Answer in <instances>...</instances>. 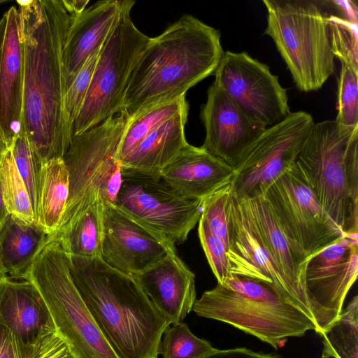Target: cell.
<instances>
[{"instance_id":"8fae6325","label":"cell","mask_w":358,"mask_h":358,"mask_svg":"<svg viewBox=\"0 0 358 358\" xmlns=\"http://www.w3.org/2000/svg\"><path fill=\"white\" fill-rule=\"evenodd\" d=\"M264 194L285 235L308 259L344 236L296 162Z\"/></svg>"},{"instance_id":"d4e9b609","label":"cell","mask_w":358,"mask_h":358,"mask_svg":"<svg viewBox=\"0 0 358 358\" xmlns=\"http://www.w3.org/2000/svg\"><path fill=\"white\" fill-rule=\"evenodd\" d=\"M50 236L36 222L26 224L10 214L0 229V262L6 276L23 279Z\"/></svg>"},{"instance_id":"8d00e7d4","label":"cell","mask_w":358,"mask_h":358,"mask_svg":"<svg viewBox=\"0 0 358 358\" xmlns=\"http://www.w3.org/2000/svg\"><path fill=\"white\" fill-rule=\"evenodd\" d=\"M100 50L87 60L66 92L65 110L71 128L89 90Z\"/></svg>"},{"instance_id":"4316f807","label":"cell","mask_w":358,"mask_h":358,"mask_svg":"<svg viewBox=\"0 0 358 358\" xmlns=\"http://www.w3.org/2000/svg\"><path fill=\"white\" fill-rule=\"evenodd\" d=\"M104 208L103 200H96L66 232L51 241L68 256L101 258Z\"/></svg>"},{"instance_id":"d6986e66","label":"cell","mask_w":358,"mask_h":358,"mask_svg":"<svg viewBox=\"0 0 358 358\" xmlns=\"http://www.w3.org/2000/svg\"><path fill=\"white\" fill-rule=\"evenodd\" d=\"M169 327L182 322L196 300L195 275L170 250L160 261L133 275Z\"/></svg>"},{"instance_id":"d590c367","label":"cell","mask_w":358,"mask_h":358,"mask_svg":"<svg viewBox=\"0 0 358 358\" xmlns=\"http://www.w3.org/2000/svg\"><path fill=\"white\" fill-rule=\"evenodd\" d=\"M198 234L201 245L217 282L223 284L233 274L225 244L209 229L203 220L199 221Z\"/></svg>"},{"instance_id":"2e32d148","label":"cell","mask_w":358,"mask_h":358,"mask_svg":"<svg viewBox=\"0 0 358 358\" xmlns=\"http://www.w3.org/2000/svg\"><path fill=\"white\" fill-rule=\"evenodd\" d=\"M205 127L202 147L233 168L266 129L247 115L214 82L201 109Z\"/></svg>"},{"instance_id":"5b68a950","label":"cell","mask_w":358,"mask_h":358,"mask_svg":"<svg viewBox=\"0 0 358 358\" xmlns=\"http://www.w3.org/2000/svg\"><path fill=\"white\" fill-rule=\"evenodd\" d=\"M192 310L199 316L229 324L277 349L289 337L316 327L301 308L268 285L232 275L205 291Z\"/></svg>"},{"instance_id":"8992f818","label":"cell","mask_w":358,"mask_h":358,"mask_svg":"<svg viewBox=\"0 0 358 358\" xmlns=\"http://www.w3.org/2000/svg\"><path fill=\"white\" fill-rule=\"evenodd\" d=\"M267 10L264 34L269 36L296 87L320 89L334 73L329 1L263 0Z\"/></svg>"},{"instance_id":"b9f144b4","label":"cell","mask_w":358,"mask_h":358,"mask_svg":"<svg viewBox=\"0 0 358 358\" xmlns=\"http://www.w3.org/2000/svg\"><path fill=\"white\" fill-rule=\"evenodd\" d=\"M67 12L72 16L80 14L86 8L89 0H62Z\"/></svg>"},{"instance_id":"83f0119b","label":"cell","mask_w":358,"mask_h":358,"mask_svg":"<svg viewBox=\"0 0 358 358\" xmlns=\"http://www.w3.org/2000/svg\"><path fill=\"white\" fill-rule=\"evenodd\" d=\"M322 358H358V296L319 334Z\"/></svg>"},{"instance_id":"4fadbf2b","label":"cell","mask_w":358,"mask_h":358,"mask_svg":"<svg viewBox=\"0 0 358 358\" xmlns=\"http://www.w3.org/2000/svg\"><path fill=\"white\" fill-rule=\"evenodd\" d=\"M214 83L252 120L269 127L291 112L287 90L270 68L246 52L225 51Z\"/></svg>"},{"instance_id":"30bf717a","label":"cell","mask_w":358,"mask_h":358,"mask_svg":"<svg viewBox=\"0 0 358 358\" xmlns=\"http://www.w3.org/2000/svg\"><path fill=\"white\" fill-rule=\"evenodd\" d=\"M202 202L183 197L160 176L122 170L114 205L175 245L185 242L199 222Z\"/></svg>"},{"instance_id":"5bb4252c","label":"cell","mask_w":358,"mask_h":358,"mask_svg":"<svg viewBox=\"0 0 358 358\" xmlns=\"http://www.w3.org/2000/svg\"><path fill=\"white\" fill-rule=\"evenodd\" d=\"M357 274L358 233L345 234L308 259L305 286L317 334L339 315Z\"/></svg>"},{"instance_id":"74e56055","label":"cell","mask_w":358,"mask_h":358,"mask_svg":"<svg viewBox=\"0 0 358 358\" xmlns=\"http://www.w3.org/2000/svg\"><path fill=\"white\" fill-rule=\"evenodd\" d=\"M24 353L26 358H76L56 331L43 334Z\"/></svg>"},{"instance_id":"7c38bea8","label":"cell","mask_w":358,"mask_h":358,"mask_svg":"<svg viewBox=\"0 0 358 358\" xmlns=\"http://www.w3.org/2000/svg\"><path fill=\"white\" fill-rule=\"evenodd\" d=\"M314 123L310 114L296 111L266 128L233 168L234 194L240 199L263 194L295 164Z\"/></svg>"},{"instance_id":"ee69618b","label":"cell","mask_w":358,"mask_h":358,"mask_svg":"<svg viewBox=\"0 0 358 358\" xmlns=\"http://www.w3.org/2000/svg\"><path fill=\"white\" fill-rule=\"evenodd\" d=\"M6 150V148L0 137V162H1V157L3 156V154Z\"/></svg>"},{"instance_id":"6da1fadb","label":"cell","mask_w":358,"mask_h":358,"mask_svg":"<svg viewBox=\"0 0 358 358\" xmlns=\"http://www.w3.org/2000/svg\"><path fill=\"white\" fill-rule=\"evenodd\" d=\"M23 67L22 134L43 164L72 139L65 110L63 50L72 15L62 0L17 1Z\"/></svg>"},{"instance_id":"f35d334b","label":"cell","mask_w":358,"mask_h":358,"mask_svg":"<svg viewBox=\"0 0 358 358\" xmlns=\"http://www.w3.org/2000/svg\"><path fill=\"white\" fill-rule=\"evenodd\" d=\"M0 358H26L24 352L13 333L0 323Z\"/></svg>"},{"instance_id":"ba28073f","label":"cell","mask_w":358,"mask_h":358,"mask_svg":"<svg viewBox=\"0 0 358 358\" xmlns=\"http://www.w3.org/2000/svg\"><path fill=\"white\" fill-rule=\"evenodd\" d=\"M23 279L37 288L56 331L76 358H119L76 289L67 256L57 242L46 244Z\"/></svg>"},{"instance_id":"7402d4cb","label":"cell","mask_w":358,"mask_h":358,"mask_svg":"<svg viewBox=\"0 0 358 358\" xmlns=\"http://www.w3.org/2000/svg\"><path fill=\"white\" fill-rule=\"evenodd\" d=\"M0 323L15 336L23 350L43 334L56 331L48 308L29 280L0 278Z\"/></svg>"},{"instance_id":"484cf974","label":"cell","mask_w":358,"mask_h":358,"mask_svg":"<svg viewBox=\"0 0 358 358\" xmlns=\"http://www.w3.org/2000/svg\"><path fill=\"white\" fill-rule=\"evenodd\" d=\"M69 194V174L63 158L42 164L37 192L36 222L49 235L57 231Z\"/></svg>"},{"instance_id":"3957f363","label":"cell","mask_w":358,"mask_h":358,"mask_svg":"<svg viewBox=\"0 0 358 358\" xmlns=\"http://www.w3.org/2000/svg\"><path fill=\"white\" fill-rule=\"evenodd\" d=\"M66 256L76 289L119 358H158L169 326L136 279L100 257Z\"/></svg>"},{"instance_id":"f546056e","label":"cell","mask_w":358,"mask_h":358,"mask_svg":"<svg viewBox=\"0 0 358 358\" xmlns=\"http://www.w3.org/2000/svg\"><path fill=\"white\" fill-rule=\"evenodd\" d=\"M0 179L3 199L8 213L26 224L35 222L31 201L10 148L6 149L1 157Z\"/></svg>"},{"instance_id":"f6af8a7d","label":"cell","mask_w":358,"mask_h":358,"mask_svg":"<svg viewBox=\"0 0 358 358\" xmlns=\"http://www.w3.org/2000/svg\"><path fill=\"white\" fill-rule=\"evenodd\" d=\"M6 276L4 268H3L0 262V278Z\"/></svg>"},{"instance_id":"7bdbcfd3","label":"cell","mask_w":358,"mask_h":358,"mask_svg":"<svg viewBox=\"0 0 358 358\" xmlns=\"http://www.w3.org/2000/svg\"><path fill=\"white\" fill-rule=\"evenodd\" d=\"M8 214L9 213L6 209V207L3 199L1 183L0 179V229Z\"/></svg>"},{"instance_id":"52a82bcc","label":"cell","mask_w":358,"mask_h":358,"mask_svg":"<svg viewBox=\"0 0 358 358\" xmlns=\"http://www.w3.org/2000/svg\"><path fill=\"white\" fill-rule=\"evenodd\" d=\"M129 120L122 110L72 137L63 157L69 174V198L60 225L50 241L66 232L96 200L115 203L122 179L119 150Z\"/></svg>"},{"instance_id":"f1b7e54d","label":"cell","mask_w":358,"mask_h":358,"mask_svg":"<svg viewBox=\"0 0 358 358\" xmlns=\"http://www.w3.org/2000/svg\"><path fill=\"white\" fill-rule=\"evenodd\" d=\"M189 108L185 96L152 106L130 118L119 150L122 162L152 131Z\"/></svg>"},{"instance_id":"cb8c5ba5","label":"cell","mask_w":358,"mask_h":358,"mask_svg":"<svg viewBox=\"0 0 358 358\" xmlns=\"http://www.w3.org/2000/svg\"><path fill=\"white\" fill-rule=\"evenodd\" d=\"M189 108L150 132L122 162V170L160 176L162 170L187 145L185 127Z\"/></svg>"},{"instance_id":"e0dca14e","label":"cell","mask_w":358,"mask_h":358,"mask_svg":"<svg viewBox=\"0 0 358 358\" xmlns=\"http://www.w3.org/2000/svg\"><path fill=\"white\" fill-rule=\"evenodd\" d=\"M227 256L232 274L262 282L301 308L266 250L245 203L234 193L228 215Z\"/></svg>"},{"instance_id":"ffe728a7","label":"cell","mask_w":358,"mask_h":358,"mask_svg":"<svg viewBox=\"0 0 358 358\" xmlns=\"http://www.w3.org/2000/svg\"><path fill=\"white\" fill-rule=\"evenodd\" d=\"M23 67L17 10L0 19V137L6 149L22 134Z\"/></svg>"},{"instance_id":"7a4b0ae2","label":"cell","mask_w":358,"mask_h":358,"mask_svg":"<svg viewBox=\"0 0 358 358\" xmlns=\"http://www.w3.org/2000/svg\"><path fill=\"white\" fill-rule=\"evenodd\" d=\"M220 31L189 14L150 40L127 84L122 110L131 118L182 96L214 74L224 52Z\"/></svg>"},{"instance_id":"1f68e13d","label":"cell","mask_w":358,"mask_h":358,"mask_svg":"<svg viewBox=\"0 0 358 358\" xmlns=\"http://www.w3.org/2000/svg\"><path fill=\"white\" fill-rule=\"evenodd\" d=\"M328 22L334 57L358 71V22L336 14H330Z\"/></svg>"},{"instance_id":"ab89813d","label":"cell","mask_w":358,"mask_h":358,"mask_svg":"<svg viewBox=\"0 0 358 358\" xmlns=\"http://www.w3.org/2000/svg\"><path fill=\"white\" fill-rule=\"evenodd\" d=\"M201 358H280L279 355L257 352L246 348H236L227 350L216 349L210 354Z\"/></svg>"},{"instance_id":"277c9868","label":"cell","mask_w":358,"mask_h":358,"mask_svg":"<svg viewBox=\"0 0 358 358\" xmlns=\"http://www.w3.org/2000/svg\"><path fill=\"white\" fill-rule=\"evenodd\" d=\"M296 164L344 234L358 233V127L314 123Z\"/></svg>"},{"instance_id":"60d3db41","label":"cell","mask_w":358,"mask_h":358,"mask_svg":"<svg viewBox=\"0 0 358 358\" xmlns=\"http://www.w3.org/2000/svg\"><path fill=\"white\" fill-rule=\"evenodd\" d=\"M332 6L340 12L341 16L358 22V8L357 1H330Z\"/></svg>"},{"instance_id":"836d02e7","label":"cell","mask_w":358,"mask_h":358,"mask_svg":"<svg viewBox=\"0 0 358 358\" xmlns=\"http://www.w3.org/2000/svg\"><path fill=\"white\" fill-rule=\"evenodd\" d=\"M337 110L334 120L340 126L358 127V71L342 64L338 78Z\"/></svg>"},{"instance_id":"ac0fdd59","label":"cell","mask_w":358,"mask_h":358,"mask_svg":"<svg viewBox=\"0 0 358 358\" xmlns=\"http://www.w3.org/2000/svg\"><path fill=\"white\" fill-rule=\"evenodd\" d=\"M132 0L99 1L72 16L63 50L66 91L87 60L99 50L123 14L131 11Z\"/></svg>"},{"instance_id":"44dd1931","label":"cell","mask_w":358,"mask_h":358,"mask_svg":"<svg viewBox=\"0 0 358 358\" xmlns=\"http://www.w3.org/2000/svg\"><path fill=\"white\" fill-rule=\"evenodd\" d=\"M241 199L266 250L296 296L299 307L314 321L305 286L308 259L285 235L264 194Z\"/></svg>"},{"instance_id":"e575fe53","label":"cell","mask_w":358,"mask_h":358,"mask_svg":"<svg viewBox=\"0 0 358 358\" xmlns=\"http://www.w3.org/2000/svg\"><path fill=\"white\" fill-rule=\"evenodd\" d=\"M10 150L17 169L28 190L35 215L38 185L42 164L35 157L27 136L24 134L17 136L10 147Z\"/></svg>"},{"instance_id":"9c48e42d","label":"cell","mask_w":358,"mask_h":358,"mask_svg":"<svg viewBox=\"0 0 358 358\" xmlns=\"http://www.w3.org/2000/svg\"><path fill=\"white\" fill-rule=\"evenodd\" d=\"M150 37L123 14L100 50L91 84L72 127V137L115 116L122 110L131 74Z\"/></svg>"},{"instance_id":"603a6c76","label":"cell","mask_w":358,"mask_h":358,"mask_svg":"<svg viewBox=\"0 0 358 358\" xmlns=\"http://www.w3.org/2000/svg\"><path fill=\"white\" fill-rule=\"evenodd\" d=\"M231 166L202 146L189 143L162 170L160 177L187 199L203 200L231 181Z\"/></svg>"},{"instance_id":"4dcf8cb0","label":"cell","mask_w":358,"mask_h":358,"mask_svg":"<svg viewBox=\"0 0 358 358\" xmlns=\"http://www.w3.org/2000/svg\"><path fill=\"white\" fill-rule=\"evenodd\" d=\"M216 348L205 339L196 336L186 323L168 327L159 348L163 358H201Z\"/></svg>"},{"instance_id":"bcb514c9","label":"cell","mask_w":358,"mask_h":358,"mask_svg":"<svg viewBox=\"0 0 358 358\" xmlns=\"http://www.w3.org/2000/svg\"><path fill=\"white\" fill-rule=\"evenodd\" d=\"M10 0H0V5L9 2Z\"/></svg>"},{"instance_id":"9a60e30c","label":"cell","mask_w":358,"mask_h":358,"mask_svg":"<svg viewBox=\"0 0 358 358\" xmlns=\"http://www.w3.org/2000/svg\"><path fill=\"white\" fill-rule=\"evenodd\" d=\"M174 245L144 227L114 204H106L101 259L133 276L163 259Z\"/></svg>"},{"instance_id":"d6a6232c","label":"cell","mask_w":358,"mask_h":358,"mask_svg":"<svg viewBox=\"0 0 358 358\" xmlns=\"http://www.w3.org/2000/svg\"><path fill=\"white\" fill-rule=\"evenodd\" d=\"M234 193L231 181L203 200L201 218L228 248V215Z\"/></svg>"}]
</instances>
